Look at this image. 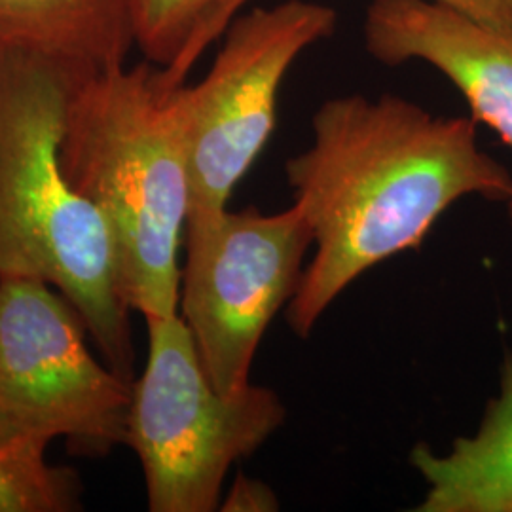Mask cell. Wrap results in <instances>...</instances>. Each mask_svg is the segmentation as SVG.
Returning a JSON list of instances; mask_svg holds the SVG:
<instances>
[{"instance_id":"cell-7","label":"cell","mask_w":512,"mask_h":512,"mask_svg":"<svg viewBox=\"0 0 512 512\" xmlns=\"http://www.w3.org/2000/svg\"><path fill=\"white\" fill-rule=\"evenodd\" d=\"M184 245L179 315L211 384L234 393L251 384L266 329L302 283L310 224L294 203L281 213L226 207L188 217Z\"/></svg>"},{"instance_id":"cell-10","label":"cell","mask_w":512,"mask_h":512,"mask_svg":"<svg viewBox=\"0 0 512 512\" xmlns=\"http://www.w3.org/2000/svg\"><path fill=\"white\" fill-rule=\"evenodd\" d=\"M410 463L425 482L416 512H512V351L475 435L458 437L442 456L418 444Z\"/></svg>"},{"instance_id":"cell-13","label":"cell","mask_w":512,"mask_h":512,"mask_svg":"<svg viewBox=\"0 0 512 512\" xmlns=\"http://www.w3.org/2000/svg\"><path fill=\"white\" fill-rule=\"evenodd\" d=\"M279 509V499L274 490L251 476L238 475L226 497L220 501L219 511L272 512Z\"/></svg>"},{"instance_id":"cell-12","label":"cell","mask_w":512,"mask_h":512,"mask_svg":"<svg viewBox=\"0 0 512 512\" xmlns=\"http://www.w3.org/2000/svg\"><path fill=\"white\" fill-rule=\"evenodd\" d=\"M82 509V484L73 469L46 458L0 473V512H73Z\"/></svg>"},{"instance_id":"cell-1","label":"cell","mask_w":512,"mask_h":512,"mask_svg":"<svg viewBox=\"0 0 512 512\" xmlns=\"http://www.w3.org/2000/svg\"><path fill=\"white\" fill-rule=\"evenodd\" d=\"M313 256L285 308L308 338L361 275L416 249L459 200L503 202L512 175L478 145L473 118L437 116L399 95H342L311 118V145L285 165Z\"/></svg>"},{"instance_id":"cell-2","label":"cell","mask_w":512,"mask_h":512,"mask_svg":"<svg viewBox=\"0 0 512 512\" xmlns=\"http://www.w3.org/2000/svg\"><path fill=\"white\" fill-rule=\"evenodd\" d=\"M181 86L148 61L80 80L61 143L63 171L107 222L129 308L145 319L179 313L190 213Z\"/></svg>"},{"instance_id":"cell-4","label":"cell","mask_w":512,"mask_h":512,"mask_svg":"<svg viewBox=\"0 0 512 512\" xmlns=\"http://www.w3.org/2000/svg\"><path fill=\"white\" fill-rule=\"evenodd\" d=\"M148 355L133 382L128 446L141 461L150 512L219 511L230 469L287 420L270 387L222 393L179 313L148 317Z\"/></svg>"},{"instance_id":"cell-16","label":"cell","mask_w":512,"mask_h":512,"mask_svg":"<svg viewBox=\"0 0 512 512\" xmlns=\"http://www.w3.org/2000/svg\"><path fill=\"white\" fill-rule=\"evenodd\" d=\"M505 205H507V215H509V220H511L512 224V192L509 194V198L505 200Z\"/></svg>"},{"instance_id":"cell-9","label":"cell","mask_w":512,"mask_h":512,"mask_svg":"<svg viewBox=\"0 0 512 512\" xmlns=\"http://www.w3.org/2000/svg\"><path fill=\"white\" fill-rule=\"evenodd\" d=\"M141 0H0V54L25 55L76 82L128 65Z\"/></svg>"},{"instance_id":"cell-8","label":"cell","mask_w":512,"mask_h":512,"mask_svg":"<svg viewBox=\"0 0 512 512\" xmlns=\"http://www.w3.org/2000/svg\"><path fill=\"white\" fill-rule=\"evenodd\" d=\"M368 54L397 67L425 63L467 101L476 124L512 152V31L482 25L433 0H370L363 21Z\"/></svg>"},{"instance_id":"cell-6","label":"cell","mask_w":512,"mask_h":512,"mask_svg":"<svg viewBox=\"0 0 512 512\" xmlns=\"http://www.w3.org/2000/svg\"><path fill=\"white\" fill-rule=\"evenodd\" d=\"M338 14L313 0H283L232 19L211 69L177 90L190 167V213L228 207L270 141L277 99L296 59L332 37Z\"/></svg>"},{"instance_id":"cell-11","label":"cell","mask_w":512,"mask_h":512,"mask_svg":"<svg viewBox=\"0 0 512 512\" xmlns=\"http://www.w3.org/2000/svg\"><path fill=\"white\" fill-rule=\"evenodd\" d=\"M249 0H141L137 50L173 84H184L205 50Z\"/></svg>"},{"instance_id":"cell-5","label":"cell","mask_w":512,"mask_h":512,"mask_svg":"<svg viewBox=\"0 0 512 512\" xmlns=\"http://www.w3.org/2000/svg\"><path fill=\"white\" fill-rule=\"evenodd\" d=\"M73 304L31 277H0V452L46 458L52 440L105 458L128 444L133 384L101 365Z\"/></svg>"},{"instance_id":"cell-15","label":"cell","mask_w":512,"mask_h":512,"mask_svg":"<svg viewBox=\"0 0 512 512\" xmlns=\"http://www.w3.org/2000/svg\"><path fill=\"white\" fill-rule=\"evenodd\" d=\"M35 459L44 458H25V456H10V454H2V452H0V473H4V471H10V469H14V467H19V465H23V463H27V461H35Z\"/></svg>"},{"instance_id":"cell-14","label":"cell","mask_w":512,"mask_h":512,"mask_svg":"<svg viewBox=\"0 0 512 512\" xmlns=\"http://www.w3.org/2000/svg\"><path fill=\"white\" fill-rule=\"evenodd\" d=\"M465 18L512 31V0H433Z\"/></svg>"},{"instance_id":"cell-3","label":"cell","mask_w":512,"mask_h":512,"mask_svg":"<svg viewBox=\"0 0 512 512\" xmlns=\"http://www.w3.org/2000/svg\"><path fill=\"white\" fill-rule=\"evenodd\" d=\"M74 86L44 61L0 54V277H31L57 289L107 365L133 384L131 308L114 241L61 165Z\"/></svg>"}]
</instances>
